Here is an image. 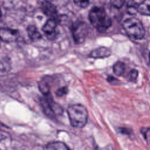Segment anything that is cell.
Returning <instances> with one entry per match:
<instances>
[{"label":"cell","instance_id":"obj_8","mask_svg":"<svg viewBox=\"0 0 150 150\" xmlns=\"http://www.w3.org/2000/svg\"><path fill=\"white\" fill-rule=\"evenodd\" d=\"M111 54V50L104 46L99 47L93 50L89 54V57L94 59H102L109 57Z\"/></svg>","mask_w":150,"mask_h":150},{"label":"cell","instance_id":"obj_14","mask_svg":"<svg viewBox=\"0 0 150 150\" xmlns=\"http://www.w3.org/2000/svg\"><path fill=\"white\" fill-rule=\"evenodd\" d=\"M39 90L45 96L48 95L50 94V87L48 83L44 79L42 80L38 84Z\"/></svg>","mask_w":150,"mask_h":150},{"label":"cell","instance_id":"obj_17","mask_svg":"<svg viewBox=\"0 0 150 150\" xmlns=\"http://www.w3.org/2000/svg\"><path fill=\"white\" fill-rule=\"evenodd\" d=\"M144 1L145 0H128L127 2V6L134 7L137 10V7Z\"/></svg>","mask_w":150,"mask_h":150},{"label":"cell","instance_id":"obj_6","mask_svg":"<svg viewBox=\"0 0 150 150\" xmlns=\"http://www.w3.org/2000/svg\"><path fill=\"white\" fill-rule=\"evenodd\" d=\"M18 31L6 28H0V40L6 43H11L16 40L18 38Z\"/></svg>","mask_w":150,"mask_h":150},{"label":"cell","instance_id":"obj_10","mask_svg":"<svg viewBox=\"0 0 150 150\" xmlns=\"http://www.w3.org/2000/svg\"><path fill=\"white\" fill-rule=\"evenodd\" d=\"M46 149L52 150H67L69 148L63 142L61 141L51 142L46 145Z\"/></svg>","mask_w":150,"mask_h":150},{"label":"cell","instance_id":"obj_4","mask_svg":"<svg viewBox=\"0 0 150 150\" xmlns=\"http://www.w3.org/2000/svg\"><path fill=\"white\" fill-rule=\"evenodd\" d=\"M88 25L84 22H78L72 27V35L74 42L76 44H81L84 42L88 34Z\"/></svg>","mask_w":150,"mask_h":150},{"label":"cell","instance_id":"obj_22","mask_svg":"<svg viewBox=\"0 0 150 150\" xmlns=\"http://www.w3.org/2000/svg\"><path fill=\"white\" fill-rule=\"evenodd\" d=\"M1 16H2V12H1V8H0V19H1Z\"/></svg>","mask_w":150,"mask_h":150},{"label":"cell","instance_id":"obj_18","mask_svg":"<svg viewBox=\"0 0 150 150\" xmlns=\"http://www.w3.org/2000/svg\"><path fill=\"white\" fill-rule=\"evenodd\" d=\"M126 0H111V5L115 8H121L125 4Z\"/></svg>","mask_w":150,"mask_h":150},{"label":"cell","instance_id":"obj_9","mask_svg":"<svg viewBox=\"0 0 150 150\" xmlns=\"http://www.w3.org/2000/svg\"><path fill=\"white\" fill-rule=\"evenodd\" d=\"M27 33L29 38L33 42L38 41L42 38L41 33L34 25H30L27 28Z\"/></svg>","mask_w":150,"mask_h":150},{"label":"cell","instance_id":"obj_13","mask_svg":"<svg viewBox=\"0 0 150 150\" xmlns=\"http://www.w3.org/2000/svg\"><path fill=\"white\" fill-rule=\"evenodd\" d=\"M125 70V64L124 62L118 61V62H117L113 66L114 73L118 76H122L124 73Z\"/></svg>","mask_w":150,"mask_h":150},{"label":"cell","instance_id":"obj_1","mask_svg":"<svg viewBox=\"0 0 150 150\" xmlns=\"http://www.w3.org/2000/svg\"><path fill=\"white\" fill-rule=\"evenodd\" d=\"M88 19L93 26L100 32H105L112 25L111 18L103 7L93 8L89 12Z\"/></svg>","mask_w":150,"mask_h":150},{"label":"cell","instance_id":"obj_16","mask_svg":"<svg viewBox=\"0 0 150 150\" xmlns=\"http://www.w3.org/2000/svg\"><path fill=\"white\" fill-rule=\"evenodd\" d=\"M138 71L137 70L132 69L130 71L128 74V79L129 81L132 82H135L138 77Z\"/></svg>","mask_w":150,"mask_h":150},{"label":"cell","instance_id":"obj_23","mask_svg":"<svg viewBox=\"0 0 150 150\" xmlns=\"http://www.w3.org/2000/svg\"><path fill=\"white\" fill-rule=\"evenodd\" d=\"M0 126H2V127L4 126V124L3 123H2L1 121H0Z\"/></svg>","mask_w":150,"mask_h":150},{"label":"cell","instance_id":"obj_20","mask_svg":"<svg viewBox=\"0 0 150 150\" xmlns=\"http://www.w3.org/2000/svg\"><path fill=\"white\" fill-rule=\"evenodd\" d=\"M141 132L142 134L144 139L148 142L149 141V128H142L141 129Z\"/></svg>","mask_w":150,"mask_h":150},{"label":"cell","instance_id":"obj_5","mask_svg":"<svg viewBox=\"0 0 150 150\" xmlns=\"http://www.w3.org/2000/svg\"><path fill=\"white\" fill-rule=\"evenodd\" d=\"M40 8L43 13L50 18H53L59 22V16L56 7L48 1L43 0L40 3Z\"/></svg>","mask_w":150,"mask_h":150},{"label":"cell","instance_id":"obj_11","mask_svg":"<svg viewBox=\"0 0 150 150\" xmlns=\"http://www.w3.org/2000/svg\"><path fill=\"white\" fill-rule=\"evenodd\" d=\"M40 103L43 107L44 112L46 113V114L48 117L50 118H53L55 117V114L52 109L50 103H49V101L47 100L46 98H42L40 100Z\"/></svg>","mask_w":150,"mask_h":150},{"label":"cell","instance_id":"obj_2","mask_svg":"<svg viewBox=\"0 0 150 150\" xmlns=\"http://www.w3.org/2000/svg\"><path fill=\"white\" fill-rule=\"evenodd\" d=\"M67 114L71 125L76 128H83L88 120V111L86 108L80 104H73L67 108Z\"/></svg>","mask_w":150,"mask_h":150},{"label":"cell","instance_id":"obj_7","mask_svg":"<svg viewBox=\"0 0 150 150\" xmlns=\"http://www.w3.org/2000/svg\"><path fill=\"white\" fill-rule=\"evenodd\" d=\"M59 21L53 18H49L42 28V30L49 38L53 37L56 33V28Z\"/></svg>","mask_w":150,"mask_h":150},{"label":"cell","instance_id":"obj_12","mask_svg":"<svg viewBox=\"0 0 150 150\" xmlns=\"http://www.w3.org/2000/svg\"><path fill=\"white\" fill-rule=\"evenodd\" d=\"M149 0H145L137 7V12L144 15H149Z\"/></svg>","mask_w":150,"mask_h":150},{"label":"cell","instance_id":"obj_15","mask_svg":"<svg viewBox=\"0 0 150 150\" xmlns=\"http://www.w3.org/2000/svg\"><path fill=\"white\" fill-rule=\"evenodd\" d=\"M74 2L77 6L85 8L90 5V0H74Z\"/></svg>","mask_w":150,"mask_h":150},{"label":"cell","instance_id":"obj_24","mask_svg":"<svg viewBox=\"0 0 150 150\" xmlns=\"http://www.w3.org/2000/svg\"><path fill=\"white\" fill-rule=\"evenodd\" d=\"M2 136H3V135H1V134H0V138H2Z\"/></svg>","mask_w":150,"mask_h":150},{"label":"cell","instance_id":"obj_3","mask_svg":"<svg viewBox=\"0 0 150 150\" xmlns=\"http://www.w3.org/2000/svg\"><path fill=\"white\" fill-rule=\"evenodd\" d=\"M122 27L129 37L136 40H141L145 36L144 27L141 22L136 18L125 19L122 23Z\"/></svg>","mask_w":150,"mask_h":150},{"label":"cell","instance_id":"obj_21","mask_svg":"<svg viewBox=\"0 0 150 150\" xmlns=\"http://www.w3.org/2000/svg\"><path fill=\"white\" fill-rule=\"evenodd\" d=\"M107 80L110 83H111L113 85H117L119 83V81L118 80V79H117L115 77H114L112 76H108L107 77Z\"/></svg>","mask_w":150,"mask_h":150},{"label":"cell","instance_id":"obj_19","mask_svg":"<svg viewBox=\"0 0 150 150\" xmlns=\"http://www.w3.org/2000/svg\"><path fill=\"white\" fill-rule=\"evenodd\" d=\"M68 91H69V90L67 87H63L59 88L55 92V93L57 97H62V96L66 95L68 93Z\"/></svg>","mask_w":150,"mask_h":150}]
</instances>
